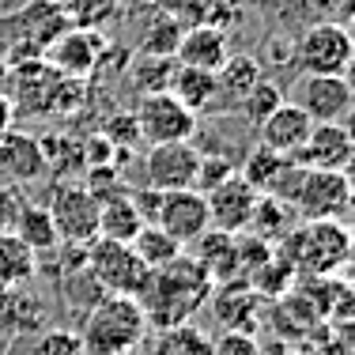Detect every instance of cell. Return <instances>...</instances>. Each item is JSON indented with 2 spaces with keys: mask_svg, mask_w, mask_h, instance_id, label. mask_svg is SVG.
I'll return each mask as SVG.
<instances>
[{
  "mask_svg": "<svg viewBox=\"0 0 355 355\" xmlns=\"http://www.w3.org/2000/svg\"><path fill=\"white\" fill-rule=\"evenodd\" d=\"M208 295H212L208 272L189 257V253H182L171 265L151 268L144 291L137 295V302H140L144 318H148V329H171V325L189 321L200 306H205Z\"/></svg>",
  "mask_w": 355,
  "mask_h": 355,
  "instance_id": "cell-1",
  "label": "cell"
},
{
  "mask_svg": "<svg viewBox=\"0 0 355 355\" xmlns=\"http://www.w3.org/2000/svg\"><path fill=\"white\" fill-rule=\"evenodd\" d=\"M23 38L31 42L35 49H46L49 42L69 27V15H64V4H53V0H31L27 8H19L15 15Z\"/></svg>",
  "mask_w": 355,
  "mask_h": 355,
  "instance_id": "cell-20",
  "label": "cell"
},
{
  "mask_svg": "<svg viewBox=\"0 0 355 355\" xmlns=\"http://www.w3.org/2000/svg\"><path fill=\"white\" fill-rule=\"evenodd\" d=\"M291 159L299 166H306V171H348L355 159L348 121H314L302 148Z\"/></svg>",
  "mask_w": 355,
  "mask_h": 355,
  "instance_id": "cell-11",
  "label": "cell"
},
{
  "mask_svg": "<svg viewBox=\"0 0 355 355\" xmlns=\"http://www.w3.org/2000/svg\"><path fill=\"white\" fill-rule=\"evenodd\" d=\"M185 253H189V257L205 268L212 284L231 280V276L239 272V265H242L239 239H234V234H227V231H219V227H208L205 234H197V239L185 246Z\"/></svg>",
  "mask_w": 355,
  "mask_h": 355,
  "instance_id": "cell-18",
  "label": "cell"
},
{
  "mask_svg": "<svg viewBox=\"0 0 355 355\" xmlns=\"http://www.w3.org/2000/svg\"><path fill=\"white\" fill-rule=\"evenodd\" d=\"M38 253H31L12 231H0V291H19L35 280Z\"/></svg>",
  "mask_w": 355,
  "mask_h": 355,
  "instance_id": "cell-24",
  "label": "cell"
},
{
  "mask_svg": "<svg viewBox=\"0 0 355 355\" xmlns=\"http://www.w3.org/2000/svg\"><path fill=\"white\" fill-rule=\"evenodd\" d=\"M46 208L64 246H87L98 239V200L87 193L83 182H61Z\"/></svg>",
  "mask_w": 355,
  "mask_h": 355,
  "instance_id": "cell-6",
  "label": "cell"
},
{
  "mask_svg": "<svg viewBox=\"0 0 355 355\" xmlns=\"http://www.w3.org/2000/svg\"><path fill=\"white\" fill-rule=\"evenodd\" d=\"M61 80V72L49 69L46 57H31V61H15L8 64V103H12L15 117H38V114H49L53 106V87Z\"/></svg>",
  "mask_w": 355,
  "mask_h": 355,
  "instance_id": "cell-9",
  "label": "cell"
},
{
  "mask_svg": "<svg viewBox=\"0 0 355 355\" xmlns=\"http://www.w3.org/2000/svg\"><path fill=\"white\" fill-rule=\"evenodd\" d=\"M53 4H64V0H53Z\"/></svg>",
  "mask_w": 355,
  "mask_h": 355,
  "instance_id": "cell-37",
  "label": "cell"
},
{
  "mask_svg": "<svg viewBox=\"0 0 355 355\" xmlns=\"http://www.w3.org/2000/svg\"><path fill=\"white\" fill-rule=\"evenodd\" d=\"M4 87H8V61L0 57V95H4Z\"/></svg>",
  "mask_w": 355,
  "mask_h": 355,
  "instance_id": "cell-36",
  "label": "cell"
},
{
  "mask_svg": "<svg viewBox=\"0 0 355 355\" xmlns=\"http://www.w3.org/2000/svg\"><path fill=\"white\" fill-rule=\"evenodd\" d=\"M352 53V31L344 23H314L291 46V61L314 76H348Z\"/></svg>",
  "mask_w": 355,
  "mask_h": 355,
  "instance_id": "cell-4",
  "label": "cell"
},
{
  "mask_svg": "<svg viewBox=\"0 0 355 355\" xmlns=\"http://www.w3.org/2000/svg\"><path fill=\"white\" fill-rule=\"evenodd\" d=\"M8 231H12L31 253H49V250L61 246V234H57L53 216H49L46 205H19V212H15Z\"/></svg>",
  "mask_w": 355,
  "mask_h": 355,
  "instance_id": "cell-21",
  "label": "cell"
},
{
  "mask_svg": "<svg viewBox=\"0 0 355 355\" xmlns=\"http://www.w3.org/2000/svg\"><path fill=\"white\" fill-rule=\"evenodd\" d=\"M299 246H302V257H299L302 265L329 276L348 261L352 239L344 219H310V227L299 234Z\"/></svg>",
  "mask_w": 355,
  "mask_h": 355,
  "instance_id": "cell-15",
  "label": "cell"
},
{
  "mask_svg": "<svg viewBox=\"0 0 355 355\" xmlns=\"http://www.w3.org/2000/svg\"><path fill=\"white\" fill-rule=\"evenodd\" d=\"M144 227V216L140 208L132 205V189L117 193V197H110L98 205V239H114V242H132V234H137Z\"/></svg>",
  "mask_w": 355,
  "mask_h": 355,
  "instance_id": "cell-23",
  "label": "cell"
},
{
  "mask_svg": "<svg viewBox=\"0 0 355 355\" xmlns=\"http://www.w3.org/2000/svg\"><path fill=\"white\" fill-rule=\"evenodd\" d=\"M151 355H212V340L189 321H182V325L159 329V348Z\"/></svg>",
  "mask_w": 355,
  "mask_h": 355,
  "instance_id": "cell-28",
  "label": "cell"
},
{
  "mask_svg": "<svg viewBox=\"0 0 355 355\" xmlns=\"http://www.w3.org/2000/svg\"><path fill=\"white\" fill-rule=\"evenodd\" d=\"M151 223H159L171 239H178L182 246H189L197 234H205L208 227V200L200 189H171V193H159V205Z\"/></svg>",
  "mask_w": 355,
  "mask_h": 355,
  "instance_id": "cell-14",
  "label": "cell"
},
{
  "mask_svg": "<svg viewBox=\"0 0 355 355\" xmlns=\"http://www.w3.org/2000/svg\"><path fill=\"white\" fill-rule=\"evenodd\" d=\"M46 151H42V140L35 137H23V132L8 129L0 137V185H27L38 182L46 174Z\"/></svg>",
  "mask_w": 355,
  "mask_h": 355,
  "instance_id": "cell-16",
  "label": "cell"
},
{
  "mask_svg": "<svg viewBox=\"0 0 355 355\" xmlns=\"http://www.w3.org/2000/svg\"><path fill=\"white\" fill-rule=\"evenodd\" d=\"M132 253L144 261L148 268H163V265H171V261H178L185 253V246L178 239H171V234L163 231L159 223H144L137 234H132Z\"/></svg>",
  "mask_w": 355,
  "mask_h": 355,
  "instance_id": "cell-25",
  "label": "cell"
},
{
  "mask_svg": "<svg viewBox=\"0 0 355 355\" xmlns=\"http://www.w3.org/2000/svg\"><path fill=\"white\" fill-rule=\"evenodd\" d=\"M284 166H287V155H276V151H268L265 144H257V148L242 159V171L239 174L246 178L257 193H272L276 178L284 174Z\"/></svg>",
  "mask_w": 355,
  "mask_h": 355,
  "instance_id": "cell-27",
  "label": "cell"
},
{
  "mask_svg": "<svg viewBox=\"0 0 355 355\" xmlns=\"http://www.w3.org/2000/svg\"><path fill=\"white\" fill-rule=\"evenodd\" d=\"M132 117H137L140 144L193 140V132H197V114L178 103L171 91H148V95H140Z\"/></svg>",
  "mask_w": 355,
  "mask_h": 355,
  "instance_id": "cell-5",
  "label": "cell"
},
{
  "mask_svg": "<svg viewBox=\"0 0 355 355\" xmlns=\"http://www.w3.org/2000/svg\"><path fill=\"white\" fill-rule=\"evenodd\" d=\"M280 103H284V91L276 87L272 80H265V76H261V80L253 83L246 95H242V103H239V106H242V117H246L253 129H257V125L265 121V117L272 114V110L280 106Z\"/></svg>",
  "mask_w": 355,
  "mask_h": 355,
  "instance_id": "cell-30",
  "label": "cell"
},
{
  "mask_svg": "<svg viewBox=\"0 0 355 355\" xmlns=\"http://www.w3.org/2000/svg\"><path fill=\"white\" fill-rule=\"evenodd\" d=\"M19 193H15V185H0V231H8L12 227L15 212H19Z\"/></svg>",
  "mask_w": 355,
  "mask_h": 355,
  "instance_id": "cell-34",
  "label": "cell"
},
{
  "mask_svg": "<svg viewBox=\"0 0 355 355\" xmlns=\"http://www.w3.org/2000/svg\"><path fill=\"white\" fill-rule=\"evenodd\" d=\"M103 53H106L103 31H83V27H64L61 35L42 49L49 69H57L61 76H76V80H87L98 69Z\"/></svg>",
  "mask_w": 355,
  "mask_h": 355,
  "instance_id": "cell-12",
  "label": "cell"
},
{
  "mask_svg": "<svg viewBox=\"0 0 355 355\" xmlns=\"http://www.w3.org/2000/svg\"><path fill=\"white\" fill-rule=\"evenodd\" d=\"M166 91L178 98L182 106H189L193 114L205 106H212L219 98V83H216V72H205V69H189V64H174L171 72V83Z\"/></svg>",
  "mask_w": 355,
  "mask_h": 355,
  "instance_id": "cell-22",
  "label": "cell"
},
{
  "mask_svg": "<svg viewBox=\"0 0 355 355\" xmlns=\"http://www.w3.org/2000/svg\"><path fill=\"white\" fill-rule=\"evenodd\" d=\"M87 253H83V268L91 272V280L103 287L106 295H137L148 284L151 268L132 253L129 242H114V239H95L87 242Z\"/></svg>",
  "mask_w": 355,
  "mask_h": 355,
  "instance_id": "cell-3",
  "label": "cell"
},
{
  "mask_svg": "<svg viewBox=\"0 0 355 355\" xmlns=\"http://www.w3.org/2000/svg\"><path fill=\"white\" fill-rule=\"evenodd\" d=\"M257 197L261 193L253 189L242 174H227L219 178L212 189H205V200H208V223L219 227L227 234H242L250 231V219H253V208H257Z\"/></svg>",
  "mask_w": 355,
  "mask_h": 355,
  "instance_id": "cell-10",
  "label": "cell"
},
{
  "mask_svg": "<svg viewBox=\"0 0 355 355\" xmlns=\"http://www.w3.org/2000/svg\"><path fill=\"white\" fill-rule=\"evenodd\" d=\"M295 106L310 121H348L352 114V83L348 76H314L302 72L295 87Z\"/></svg>",
  "mask_w": 355,
  "mask_h": 355,
  "instance_id": "cell-13",
  "label": "cell"
},
{
  "mask_svg": "<svg viewBox=\"0 0 355 355\" xmlns=\"http://www.w3.org/2000/svg\"><path fill=\"white\" fill-rule=\"evenodd\" d=\"M12 121H15V110H12V103H8V95H0V137L12 129Z\"/></svg>",
  "mask_w": 355,
  "mask_h": 355,
  "instance_id": "cell-35",
  "label": "cell"
},
{
  "mask_svg": "<svg viewBox=\"0 0 355 355\" xmlns=\"http://www.w3.org/2000/svg\"><path fill=\"white\" fill-rule=\"evenodd\" d=\"M291 208L302 219H348L352 208L348 171H306Z\"/></svg>",
  "mask_w": 355,
  "mask_h": 355,
  "instance_id": "cell-7",
  "label": "cell"
},
{
  "mask_svg": "<svg viewBox=\"0 0 355 355\" xmlns=\"http://www.w3.org/2000/svg\"><path fill=\"white\" fill-rule=\"evenodd\" d=\"M121 8V0H64V15L69 27L83 31H103V23H110Z\"/></svg>",
  "mask_w": 355,
  "mask_h": 355,
  "instance_id": "cell-29",
  "label": "cell"
},
{
  "mask_svg": "<svg viewBox=\"0 0 355 355\" xmlns=\"http://www.w3.org/2000/svg\"><path fill=\"white\" fill-rule=\"evenodd\" d=\"M148 336V318L132 295H103L83 321V355H132Z\"/></svg>",
  "mask_w": 355,
  "mask_h": 355,
  "instance_id": "cell-2",
  "label": "cell"
},
{
  "mask_svg": "<svg viewBox=\"0 0 355 355\" xmlns=\"http://www.w3.org/2000/svg\"><path fill=\"white\" fill-rule=\"evenodd\" d=\"M310 117L302 114L295 103H280L272 110V114L265 117V121L257 125V144H265L268 151H276V155H287L291 159L295 151L302 148V140H306L310 132Z\"/></svg>",
  "mask_w": 355,
  "mask_h": 355,
  "instance_id": "cell-19",
  "label": "cell"
},
{
  "mask_svg": "<svg viewBox=\"0 0 355 355\" xmlns=\"http://www.w3.org/2000/svg\"><path fill=\"white\" fill-rule=\"evenodd\" d=\"M31 355H83L80 333H72V329H49V333H42V340L35 344Z\"/></svg>",
  "mask_w": 355,
  "mask_h": 355,
  "instance_id": "cell-31",
  "label": "cell"
},
{
  "mask_svg": "<svg viewBox=\"0 0 355 355\" xmlns=\"http://www.w3.org/2000/svg\"><path fill=\"white\" fill-rule=\"evenodd\" d=\"M212 355H261V344L246 329H227L223 336H216Z\"/></svg>",
  "mask_w": 355,
  "mask_h": 355,
  "instance_id": "cell-32",
  "label": "cell"
},
{
  "mask_svg": "<svg viewBox=\"0 0 355 355\" xmlns=\"http://www.w3.org/2000/svg\"><path fill=\"white\" fill-rule=\"evenodd\" d=\"M261 80V64L253 61V57H227L223 64H219L216 72V83H219V95L234 98V103H242V95L253 87V83Z\"/></svg>",
  "mask_w": 355,
  "mask_h": 355,
  "instance_id": "cell-26",
  "label": "cell"
},
{
  "mask_svg": "<svg viewBox=\"0 0 355 355\" xmlns=\"http://www.w3.org/2000/svg\"><path fill=\"white\" fill-rule=\"evenodd\" d=\"M103 137L114 144V148H137V144H140L137 117H132V114H117V117H110L106 129H103Z\"/></svg>",
  "mask_w": 355,
  "mask_h": 355,
  "instance_id": "cell-33",
  "label": "cell"
},
{
  "mask_svg": "<svg viewBox=\"0 0 355 355\" xmlns=\"http://www.w3.org/2000/svg\"><path fill=\"white\" fill-rule=\"evenodd\" d=\"M200 174V151L189 140H166V144H148L144 155V178L151 189L171 193V189H197Z\"/></svg>",
  "mask_w": 355,
  "mask_h": 355,
  "instance_id": "cell-8",
  "label": "cell"
},
{
  "mask_svg": "<svg viewBox=\"0 0 355 355\" xmlns=\"http://www.w3.org/2000/svg\"><path fill=\"white\" fill-rule=\"evenodd\" d=\"M231 57V46H227L223 27L216 23H193L178 35L174 46V61L189 64V69H205V72H219V64Z\"/></svg>",
  "mask_w": 355,
  "mask_h": 355,
  "instance_id": "cell-17",
  "label": "cell"
}]
</instances>
